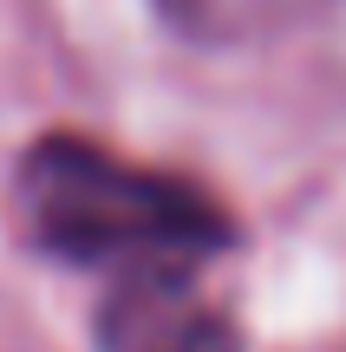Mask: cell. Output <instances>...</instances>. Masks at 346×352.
<instances>
[{"instance_id": "3957f363", "label": "cell", "mask_w": 346, "mask_h": 352, "mask_svg": "<svg viewBox=\"0 0 346 352\" xmlns=\"http://www.w3.org/2000/svg\"><path fill=\"white\" fill-rule=\"evenodd\" d=\"M321 7H334V0H157L164 26L196 46H255V39H274L314 20Z\"/></svg>"}, {"instance_id": "6da1fadb", "label": "cell", "mask_w": 346, "mask_h": 352, "mask_svg": "<svg viewBox=\"0 0 346 352\" xmlns=\"http://www.w3.org/2000/svg\"><path fill=\"white\" fill-rule=\"evenodd\" d=\"M13 209L39 254L111 274H203L235 248V222L203 183L151 170L91 138L52 131L13 170Z\"/></svg>"}, {"instance_id": "7a4b0ae2", "label": "cell", "mask_w": 346, "mask_h": 352, "mask_svg": "<svg viewBox=\"0 0 346 352\" xmlns=\"http://www.w3.org/2000/svg\"><path fill=\"white\" fill-rule=\"evenodd\" d=\"M98 352H242L235 320L196 287V274H118L98 307Z\"/></svg>"}]
</instances>
